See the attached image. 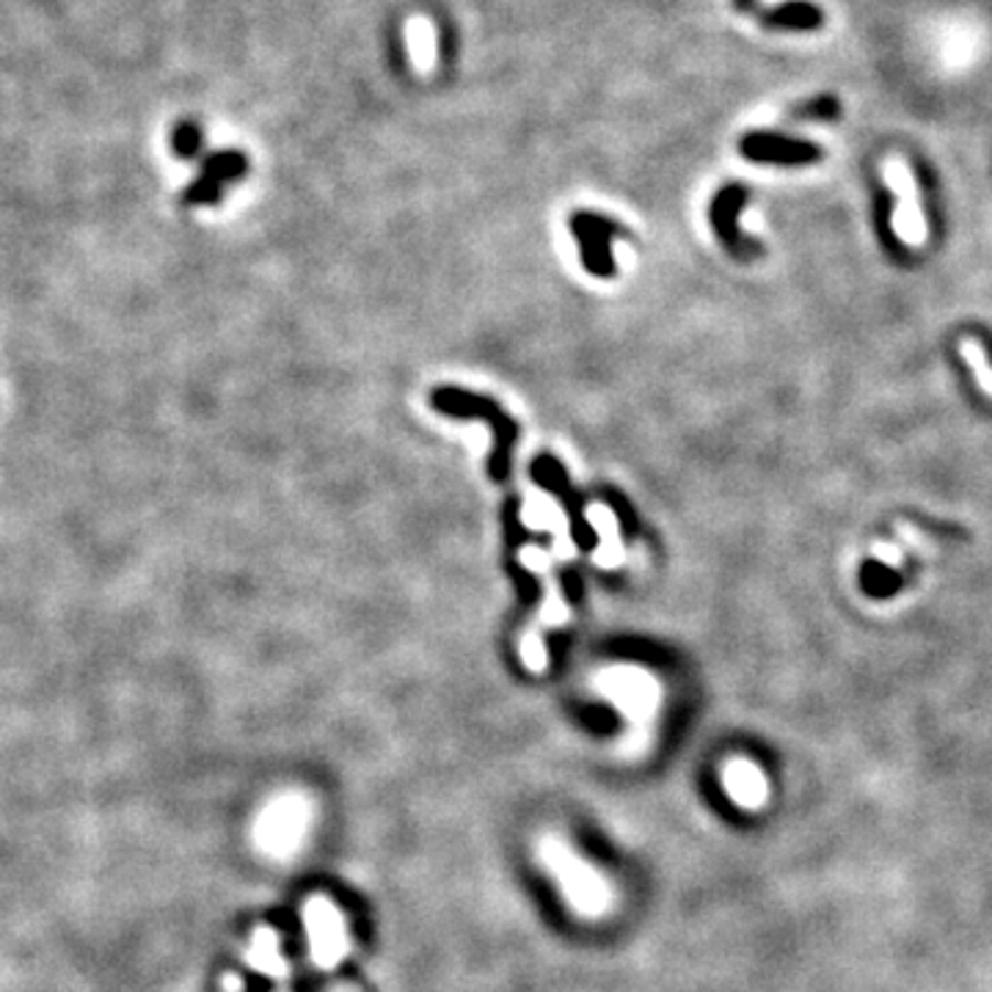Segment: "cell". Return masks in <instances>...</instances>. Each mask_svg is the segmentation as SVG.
Segmentation results:
<instances>
[{"instance_id": "cell-1", "label": "cell", "mask_w": 992, "mask_h": 992, "mask_svg": "<svg viewBox=\"0 0 992 992\" xmlns=\"http://www.w3.org/2000/svg\"><path fill=\"white\" fill-rule=\"evenodd\" d=\"M538 860L549 876H554L568 907L582 918H601L612 909L615 893L606 876L590 865L576 849L568 847L560 835H543L538 841Z\"/></svg>"}, {"instance_id": "cell-2", "label": "cell", "mask_w": 992, "mask_h": 992, "mask_svg": "<svg viewBox=\"0 0 992 992\" xmlns=\"http://www.w3.org/2000/svg\"><path fill=\"white\" fill-rule=\"evenodd\" d=\"M430 406L435 411L446 413L455 419H477L494 430V450L488 457V474L496 483H505L513 468V446L518 441V424L496 406L490 397L474 395V391L455 389V386H441L430 395Z\"/></svg>"}, {"instance_id": "cell-3", "label": "cell", "mask_w": 992, "mask_h": 992, "mask_svg": "<svg viewBox=\"0 0 992 992\" xmlns=\"http://www.w3.org/2000/svg\"><path fill=\"white\" fill-rule=\"evenodd\" d=\"M309 827H312V816H309L306 802L298 797H287L270 805L259 816L254 838H257V847L270 858H290L303 843Z\"/></svg>"}, {"instance_id": "cell-4", "label": "cell", "mask_w": 992, "mask_h": 992, "mask_svg": "<svg viewBox=\"0 0 992 992\" xmlns=\"http://www.w3.org/2000/svg\"><path fill=\"white\" fill-rule=\"evenodd\" d=\"M529 477L540 485L543 490L554 494L557 499L562 502L568 513V524H571V538L573 543L579 546L582 551H593L599 546V532L590 527L587 516H584V505H582V496L573 490L571 479H568V472L562 468V463L551 455H538L535 463L529 466Z\"/></svg>"}, {"instance_id": "cell-5", "label": "cell", "mask_w": 992, "mask_h": 992, "mask_svg": "<svg viewBox=\"0 0 992 992\" xmlns=\"http://www.w3.org/2000/svg\"><path fill=\"white\" fill-rule=\"evenodd\" d=\"M306 937L309 951L317 968H334L351 951V937H347L345 918L328 898H312L306 902Z\"/></svg>"}, {"instance_id": "cell-6", "label": "cell", "mask_w": 992, "mask_h": 992, "mask_svg": "<svg viewBox=\"0 0 992 992\" xmlns=\"http://www.w3.org/2000/svg\"><path fill=\"white\" fill-rule=\"evenodd\" d=\"M568 229L579 240V251H582V262L587 273L601 276V279L615 276L617 268L615 259H612L610 240L615 235H626V229L617 220L582 209V213H573L568 218Z\"/></svg>"}, {"instance_id": "cell-7", "label": "cell", "mask_w": 992, "mask_h": 992, "mask_svg": "<svg viewBox=\"0 0 992 992\" xmlns=\"http://www.w3.org/2000/svg\"><path fill=\"white\" fill-rule=\"evenodd\" d=\"M738 152L753 163L766 165H808L821 160L819 143L769 130L744 132L742 141H738Z\"/></svg>"}, {"instance_id": "cell-8", "label": "cell", "mask_w": 992, "mask_h": 992, "mask_svg": "<svg viewBox=\"0 0 992 992\" xmlns=\"http://www.w3.org/2000/svg\"><path fill=\"white\" fill-rule=\"evenodd\" d=\"M747 204V187L738 185V182H731V185L720 187L716 196L711 198V207H709V220H711V229L716 231L722 246L727 248L731 254L736 257H750L753 251H758L755 240H747V237L738 231V209Z\"/></svg>"}, {"instance_id": "cell-9", "label": "cell", "mask_w": 992, "mask_h": 992, "mask_svg": "<svg viewBox=\"0 0 992 992\" xmlns=\"http://www.w3.org/2000/svg\"><path fill=\"white\" fill-rule=\"evenodd\" d=\"M722 788H725L727 799L744 810H758L766 802V797H769L764 772L755 764H750V761H733V764H727L722 769Z\"/></svg>"}, {"instance_id": "cell-10", "label": "cell", "mask_w": 992, "mask_h": 992, "mask_svg": "<svg viewBox=\"0 0 992 992\" xmlns=\"http://www.w3.org/2000/svg\"><path fill=\"white\" fill-rule=\"evenodd\" d=\"M761 25L766 31L786 33H810L824 25V11L810 0H783L761 14Z\"/></svg>"}, {"instance_id": "cell-11", "label": "cell", "mask_w": 992, "mask_h": 992, "mask_svg": "<svg viewBox=\"0 0 992 992\" xmlns=\"http://www.w3.org/2000/svg\"><path fill=\"white\" fill-rule=\"evenodd\" d=\"M248 171V158L237 149H224V152H209L207 158L202 160V174L213 176L215 182L220 185H229V182H237L240 176H246Z\"/></svg>"}, {"instance_id": "cell-12", "label": "cell", "mask_w": 992, "mask_h": 992, "mask_svg": "<svg viewBox=\"0 0 992 992\" xmlns=\"http://www.w3.org/2000/svg\"><path fill=\"white\" fill-rule=\"evenodd\" d=\"M959 356L968 364L970 375L975 378V386H979L986 397H992V364L990 358H986L984 345H981L979 339H973V336H964V339L959 342Z\"/></svg>"}, {"instance_id": "cell-13", "label": "cell", "mask_w": 992, "mask_h": 992, "mask_svg": "<svg viewBox=\"0 0 992 992\" xmlns=\"http://www.w3.org/2000/svg\"><path fill=\"white\" fill-rule=\"evenodd\" d=\"M838 116H841V103L832 94H819V97L791 108V119L799 121H835Z\"/></svg>"}, {"instance_id": "cell-14", "label": "cell", "mask_w": 992, "mask_h": 992, "mask_svg": "<svg viewBox=\"0 0 992 992\" xmlns=\"http://www.w3.org/2000/svg\"><path fill=\"white\" fill-rule=\"evenodd\" d=\"M220 196H224V185L215 182L213 176L198 174L196 180L185 187L182 202H185L187 207H207V204H218Z\"/></svg>"}, {"instance_id": "cell-15", "label": "cell", "mask_w": 992, "mask_h": 992, "mask_svg": "<svg viewBox=\"0 0 992 992\" xmlns=\"http://www.w3.org/2000/svg\"><path fill=\"white\" fill-rule=\"evenodd\" d=\"M202 147H204L202 130H198L193 121H180V125L174 127V132H171V149H174L176 158L182 160L198 158Z\"/></svg>"}, {"instance_id": "cell-16", "label": "cell", "mask_w": 992, "mask_h": 992, "mask_svg": "<svg viewBox=\"0 0 992 992\" xmlns=\"http://www.w3.org/2000/svg\"><path fill=\"white\" fill-rule=\"evenodd\" d=\"M601 496H604L606 505L612 507V513H615L617 521H621L623 538L632 540L634 535H637V529H639V518H637V513H634V510H632V505H628V502L623 499L621 494H615V490H612V488H604V490H601Z\"/></svg>"}, {"instance_id": "cell-17", "label": "cell", "mask_w": 992, "mask_h": 992, "mask_svg": "<svg viewBox=\"0 0 992 992\" xmlns=\"http://www.w3.org/2000/svg\"><path fill=\"white\" fill-rule=\"evenodd\" d=\"M896 535H898V540H902L904 546H907V549H913L915 554L918 557H935V543H931L929 538H926V535H920L918 529L915 527H909V524H904V521H898L896 524ZM904 549V551H907Z\"/></svg>"}, {"instance_id": "cell-18", "label": "cell", "mask_w": 992, "mask_h": 992, "mask_svg": "<svg viewBox=\"0 0 992 992\" xmlns=\"http://www.w3.org/2000/svg\"><path fill=\"white\" fill-rule=\"evenodd\" d=\"M874 560H880L882 565H887V568H893V571H898V568L904 565V549L902 546H893V543H876L874 546Z\"/></svg>"}, {"instance_id": "cell-19", "label": "cell", "mask_w": 992, "mask_h": 992, "mask_svg": "<svg viewBox=\"0 0 992 992\" xmlns=\"http://www.w3.org/2000/svg\"><path fill=\"white\" fill-rule=\"evenodd\" d=\"M562 584H565V595L571 604H576L582 599V579H579L576 571H565L562 573Z\"/></svg>"}, {"instance_id": "cell-20", "label": "cell", "mask_w": 992, "mask_h": 992, "mask_svg": "<svg viewBox=\"0 0 992 992\" xmlns=\"http://www.w3.org/2000/svg\"><path fill=\"white\" fill-rule=\"evenodd\" d=\"M731 3L738 14H750V11H755V3H758V0H731Z\"/></svg>"}]
</instances>
